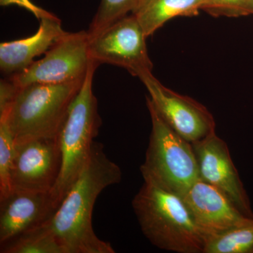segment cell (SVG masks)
Returning a JSON list of instances; mask_svg holds the SVG:
<instances>
[{
  "label": "cell",
  "mask_w": 253,
  "mask_h": 253,
  "mask_svg": "<svg viewBox=\"0 0 253 253\" xmlns=\"http://www.w3.org/2000/svg\"><path fill=\"white\" fill-rule=\"evenodd\" d=\"M122 171L94 142L91 157L52 217L46 221L65 253H115L111 244L95 234V202L108 186L118 184Z\"/></svg>",
  "instance_id": "obj_1"
},
{
  "label": "cell",
  "mask_w": 253,
  "mask_h": 253,
  "mask_svg": "<svg viewBox=\"0 0 253 253\" xmlns=\"http://www.w3.org/2000/svg\"><path fill=\"white\" fill-rule=\"evenodd\" d=\"M144 235L154 246L179 253H203L205 237L181 196L144 182L132 200Z\"/></svg>",
  "instance_id": "obj_2"
},
{
  "label": "cell",
  "mask_w": 253,
  "mask_h": 253,
  "mask_svg": "<svg viewBox=\"0 0 253 253\" xmlns=\"http://www.w3.org/2000/svg\"><path fill=\"white\" fill-rule=\"evenodd\" d=\"M84 80L18 86L11 106L0 114V119L5 120L9 126L15 144L59 137L70 106Z\"/></svg>",
  "instance_id": "obj_3"
},
{
  "label": "cell",
  "mask_w": 253,
  "mask_h": 253,
  "mask_svg": "<svg viewBox=\"0 0 253 253\" xmlns=\"http://www.w3.org/2000/svg\"><path fill=\"white\" fill-rule=\"evenodd\" d=\"M99 66L91 61L83 85L73 99L60 131L61 171L50 191L56 210L89 161L94 138L99 134L101 120L97 99L93 93V79Z\"/></svg>",
  "instance_id": "obj_4"
},
{
  "label": "cell",
  "mask_w": 253,
  "mask_h": 253,
  "mask_svg": "<svg viewBox=\"0 0 253 253\" xmlns=\"http://www.w3.org/2000/svg\"><path fill=\"white\" fill-rule=\"evenodd\" d=\"M146 105L152 129L140 171L145 182L182 196L200 179L192 144L163 119L149 96Z\"/></svg>",
  "instance_id": "obj_5"
},
{
  "label": "cell",
  "mask_w": 253,
  "mask_h": 253,
  "mask_svg": "<svg viewBox=\"0 0 253 253\" xmlns=\"http://www.w3.org/2000/svg\"><path fill=\"white\" fill-rule=\"evenodd\" d=\"M91 61L87 32H66L46 51L42 59L35 61L22 72L8 78L18 86L82 81L85 78Z\"/></svg>",
  "instance_id": "obj_6"
},
{
  "label": "cell",
  "mask_w": 253,
  "mask_h": 253,
  "mask_svg": "<svg viewBox=\"0 0 253 253\" xmlns=\"http://www.w3.org/2000/svg\"><path fill=\"white\" fill-rule=\"evenodd\" d=\"M146 38L134 15H127L89 40L91 59L99 65L106 63L126 68L139 78L143 73L152 72Z\"/></svg>",
  "instance_id": "obj_7"
},
{
  "label": "cell",
  "mask_w": 253,
  "mask_h": 253,
  "mask_svg": "<svg viewBox=\"0 0 253 253\" xmlns=\"http://www.w3.org/2000/svg\"><path fill=\"white\" fill-rule=\"evenodd\" d=\"M139 78L163 119L186 141L193 144L215 130L212 113L204 105L166 87L152 72L143 73Z\"/></svg>",
  "instance_id": "obj_8"
},
{
  "label": "cell",
  "mask_w": 253,
  "mask_h": 253,
  "mask_svg": "<svg viewBox=\"0 0 253 253\" xmlns=\"http://www.w3.org/2000/svg\"><path fill=\"white\" fill-rule=\"evenodd\" d=\"M61 167L59 137L41 138L15 144L11 189L50 192L58 180Z\"/></svg>",
  "instance_id": "obj_9"
},
{
  "label": "cell",
  "mask_w": 253,
  "mask_h": 253,
  "mask_svg": "<svg viewBox=\"0 0 253 253\" xmlns=\"http://www.w3.org/2000/svg\"><path fill=\"white\" fill-rule=\"evenodd\" d=\"M192 146L200 179L220 190L243 214L253 218L249 196L225 141L214 130L201 140L193 143Z\"/></svg>",
  "instance_id": "obj_10"
},
{
  "label": "cell",
  "mask_w": 253,
  "mask_h": 253,
  "mask_svg": "<svg viewBox=\"0 0 253 253\" xmlns=\"http://www.w3.org/2000/svg\"><path fill=\"white\" fill-rule=\"evenodd\" d=\"M192 214L205 241L250 218L243 214L222 191L201 179L181 196Z\"/></svg>",
  "instance_id": "obj_11"
},
{
  "label": "cell",
  "mask_w": 253,
  "mask_h": 253,
  "mask_svg": "<svg viewBox=\"0 0 253 253\" xmlns=\"http://www.w3.org/2000/svg\"><path fill=\"white\" fill-rule=\"evenodd\" d=\"M56 211L50 192L12 190L0 200V244L41 225Z\"/></svg>",
  "instance_id": "obj_12"
},
{
  "label": "cell",
  "mask_w": 253,
  "mask_h": 253,
  "mask_svg": "<svg viewBox=\"0 0 253 253\" xmlns=\"http://www.w3.org/2000/svg\"><path fill=\"white\" fill-rule=\"evenodd\" d=\"M38 31L23 39L0 44V70L6 77L22 72L34 62L35 58L45 54L66 33L61 20L54 14L42 18Z\"/></svg>",
  "instance_id": "obj_13"
},
{
  "label": "cell",
  "mask_w": 253,
  "mask_h": 253,
  "mask_svg": "<svg viewBox=\"0 0 253 253\" xmlns=\"http://www.w3.org/2000/svg\"><path fill=\"white\" fill-rule=\"evenodd\" d=\"M205 0H139L131 13L146 38L176 16H192L202 9Z\"/></svg>",
  "instance_id": "obj_14"
},
{
  "label": "cell",
  "mask_w": 253,
  "mask_h": 253,
  "mask_svg": "<svg viewBox=\"0 0 253 253\" xmlns=\"http://www.w3.org/2000/svg\"><path fill=\"white\" fill-rule=\"evenodd\" d=\"M0 253H65L46 221L1 245Z\"/></svg>",
  "instance_id": "obj_15"
},
{
  "label": "cell",
  "mask_w": 253,
  "mask_h": 253,
  "mask_svg": "<svg viewBox=\"0 0 253 253\" xmlns=\"http://www.w3.org/2000/svg\"><path fill=\"white\" fill-rule=\"evenodd\" d=\"M203 253H253V218L206 238Z\"/></svg>",
  "instance_id": "obj_16"
},
{
  "label": "cell",
  "mask_w": 253,
  "mask_h": 253,
  "mask_svg": "<svg viewBox=\"0 0 253 253\" xmlns=\"http://www.w3.org/2000/svg\"><path fill=\"white\" fill-rule=\"evenodd\" d=\"M139 0H101L87 32L89 40L135 9Z\"/></svg>",
  "instance_id": "obj_17"
},
{
  "label": "cell",
  "mask_w": 253,
  "mask_h": 253,
  "mask_svg": "<svg viewBox=\"0 0 253 253\" xmlns=\"http://www.w3.org/2000/svg\"><path fill=\"white\" fill-rule=\"evenodd\" d=\"M14 154V137L6 121L0 119V200L12 191L11 172Z\"/></svg>",
  "instance_id": "obj_18"
},
{
  "label": "cell",
  "mask_w": 253,
  "mask_h": 253,
  "mask_svg": "<svg viewBox=\"0 0 253 253\" xmlns=\"http://www.w3.org/2000/svg\"><path fill=\"white\" fill-rule=\"evenodd\" d=\"M202 10L215 17L253 14V0H205Z\"/></svg>",
  "instance_id": "obj_19"
},
{
  "label": "cell",
  "mask_w": 253,
  "mask_h": 253,
  "mask_svg": "<svg viewBox=\"0 0 253 253\" xmlns=\"http://www.w3.org/2000/svg\"><path fill=\"white\" fill-rule=\"evenodd\" d=\"M18 89V86L6 77L0 82V114L9 109L14 101Z\"/></svg>",
  "instance_id": "obj_20"
},
{
  "label": "cell",
  "mask_w": 253,
  "mask_h": 253,
  "mask_svg": "<svg viewBox=\"0 0 253 253\" xmlns=\"http://www.w3.org/2000/svg\"><path fill=\"white\" fill-rule=\"evenodd\" d=\"M0 5L2 6L17 5L20 7L24 8L29 11L39 20L44 16L51 14V12L37 6L34 3L32 2L31 0H0Z\"/></svg>",
  "instance_id": "obj_21"
}]
</instances>
